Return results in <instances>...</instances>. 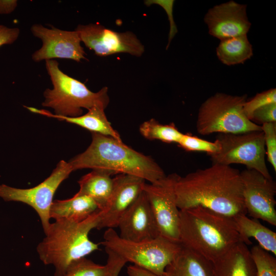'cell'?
Returning <instances> with one entry per match:
<instances>
[{
  "instance_id": "obj_22",
  "label": "cell",
  "mask_w": 276,
  "mask_h": 276,
  "mask_svg": "<svg viewBox=\"0 0 276 276\" xmlns=\"http://www.w3.org/2000/svg\"><path fill=\"white\" fill-rule=\"evenodd\" d=\"M241 241L247 245L253 238L264 250L276 255V233L262 225L258 219L249 218L246 215L234 217Z\"/></svg>"
},
{
  "instance_id": "obj_9",
  "label": "cell",
  "mask_w": 276,
  "mask_h": 276,
  "mask_svg": "<svg viewBox=\"0 0 276 276\" xmlns=\"http://www.w3.org/2000/svg\"><path fill=\"white\" fill-rule=\"evenodd\" d=\"M73 171L68 162L62 160L48 178L34 187L20 189L1 185L0 198L5 201L20 202L32 207L39 217L45 233L51 224L50 211L54 195L61 182Z\"/></svg>"
},
{
  "instance_id": "obj_3",
  "label": "cell",
  "mask_w": 276,
  "mask_h": 276,
  "mask_svg": "<svg viewBox=\"0 0 276 276\" xmlns=\"http://www.w3.org/2000/svg\"><path fill=\"white\" fill-rule=\"evenodd\" d=\"M88 147L68 162L73 171L100 169L126 174L154 182L165 177L163 169L150 156L137 152L113 137L92 132Z\"/></svg>"
},
{
  "instance_id": "obj_12",
  "label": "cell",
  "mask_w": 276,
  "mask_h": 276,
  "mask_svg": "<svg viewBox=\"0 0 276 276\" xmlns=\"http://www.w3.org/2000/svg\"><path fill=\"white\" fill-rule=\"evenodd\" d=\"M75 30L81 41L99 56H107L120 53L141 56L144 47L131 32H118L99 24L78 25Z\"/></svg>"
},
{
  "instance_id": "obj_26",
  "label": "cell",
  "mask_w": 276,
  "mask_h": 276,
  "mask_svg": "<svg viewBox=\"0 0 276 276\" xmlns=\"http://www.w3.org/2000/svg\"><path fill=\"white\" fill-rule=\"evenodd\" d=\"M258 276H276L275 257L259 245L250 249Z\"/></svg>"
},
{
  "instance_id": "obj_28",
  "label": "cell",
  "mask_w": 276,
  "mask_h": 276,
  "mask_svg": "<svg viewBox=\"0 0 276 276\" xmlns=\"http://www.w3.org/2000/svg\"><path fill=\"white\" fill-rule=\"evenodd\" d=\"M264 134L266 156L276 171V123H264L261 125Z\"/></svg>"
},
{
  "instance_id": "obj_24",
  "label": "cell",
  "mask_w": 276,
  "mask_h": 276,
  "mask_svg": "<svg viewBox=\"0 0 276 276\" xmlns=\"http://www.w3.org/2000/svg\"><path fill=\"white\" fill-rule=\"evenodd\" d=\"M216 55L224 64L234 65L249 59L253 55V49L247 35H243L220 40Z\"/></svg>"
},
{
  "instance_id": "obj_5",
  "label": "cell",
  "mask_w": 276,
  "mask_h": 276,
  "mask_svg": "<svg viewBox=\"0 0 276 276\" xmlns=\"http://www.w3.org/2000/svg\"><path fill=\"white\" fill-rule=\"evenodd\" d=\"M45 61L53 87L44 90L42 105L53 109L54 115L77 117L81 116L82 108L88 110L95 106L106 108L109 102L107 87L93 92L84 83L63 73L57 61Z\"/></svg>"
},
{
  "instance_id": "obj_13",
  "label": "cell",
  "mask_w": 276,
  "mask_h": 276,
  "mask_svg": "<svg viewBox=\"0 0 276 276\" xmlns=\"http://www.w3.org/2000/svg\"><path fill=\"white\" fill-rule=\"evenodd\" d=\"M31 32L42 41L41 48L32 55V59L35 62L57 58L77 62L87 60L76 30H62L53 26L48 28L36 24L31 26Z\"/></svg>"
},
{
  "instance_id": "obj_33",
  "label": "cell",
  "mask_w": 276,
  "mask_h": 276,
  "mask_svg": "<svg viewBox=\"0 0 276 276\" xmlns=\"http://www.w3.org/2000/svg\"><path fill=\"white\" fill-rule=\"evenodd\" d=\"M16 0H0V14H9L13 12L17 6Z\"/></svg>"
},
{
  "instance_id": "obj_7",
  "label": "cell",
  "mask_w": 276,
  "mask_h": 276,
  "mask_svg": "<svg viewBox=\"0 0 276 276\" xmlns=\"http://www.w3.org/2000/svg\"><path fill=\"white\" fill-rule=\"evenodd\" d=\"M101 244L126 262L157 275H164L182 245L159 236L155 239L134 242L121 238L113 228H107Z\"/></svg>"
},
{
  "instance_id": "obj_19",
  "label": "cell",
  "mask_w": 276,
  "mask_h": 276,
  "mask_svg": "<svg viewBox=\"0 0 276 276\" xmlns=\"http://www.w3.org/2000/svg\"><path fill=\"white\" fill-rule=\"evenodd\" d=\"M164 276H214L212 263L200 255L182 246L166 267Z\"/></svg>"
},
{
  "instance_id": "obj_30",
  "label": "cell",
  "mask_w": 276,
  "mask_h": 276,
  "mask_svg": "<svg viewBox=\"0 0 276 276\" xmlns=\"http://www.w3.org/2000/svg\"><path fill=\"white\" fill-rule=\"evenodd\" d=\"M250 120L260 126L264 123H276V103L269 104L256 109L253 112Z\"/></svg>"
},
{
  "instance_id": "obj_31",
  "label": "cell",
  "mask_w": 276,
  "mask_h": 276,
  "mask_svg": "<svg viewBox=\"0 0 276 276\" xmlns=\"http://www.w3.org/2000/svg\"><path fill=\"white\" fill-rule=\"evenodd\" d=\"M20 30L18 28H9L0 25V47L14 43L18 38Z\"/></svg>"
},
{
  "instance_id": "obj_25",
  "label": "cell",
  "mask_w": 276,
  "mask_h": 276,
  "mask_svg": "<svg viewBox=\"0 0 276 276\" xmlns=\"http://www.w3.org/2000/svg\"><path fill=\"white\" fill-rule=\"evenodd\" d=\"M142 135L149 140H159L166 143H178L183 133L173 123L163 124L154 119L143 122L139 128Z\"/></svg>"
},
{
  "instance_id": "obj_18",
  "label": "cell",
  "mask_w": 276,
  "mask_h": 276,
  "mask_svg": "<svg viewBox=\"0 0 276 276\" xmlns=\"http://www.w3.org/2000/svg\"><path fill=\"white\" fill-rule=\"evenodd\" d=\"M30 111L39 113L48 117L57 119L60 121L77 125L92 132L113 137L122 141L121 136L111 126L105 113V109L95 106L88 110L85 114L77 117L57 116L44 109H38L32 107H26Z\"/></svg>"
},
{
  "instance_id": "obj_27",
  "label": "cell",
  "mask_w": 276,
  "mask_h": 276,
  "mask_svg": "<svg viewBox=\"0 0 276 276\" xmlns=\"http://www.w3.org/2000/svg\"><path fill=\"white\" fill-rule=\"evenodd\" d=\"M177 144L186 151L205 152L209 155L217 152L220 148L216 140L209 141L188 133H183Z\"/></svg>"
},
{
  "instance_id": "obj_34",
  "label": "cell",
  "mask_w": 276,
  "mask_h": 276,
  "mask_svg": "<svg viewBox=\"0 0 276 276\" xmlns=\"http://www.w3.org/2000/svg\"><path fill=\"white\" fill-rule=\"evenodd\" d=\"M120 271V269H117L114 271L112 276H118Z\"/></svg>"
},
{
  "instance_id": "obj_29",
  "label": "cell",
  "mask_w": 276,
  "mask_h": 276,
  "mask_svg": "<svg viewBox=\"0 0 276 276\" xmlns=\"http://www.w3.org/2000/svg\"><path fill=\"white\" fill-rule=\"evenodd\" d=\"M276 103V89L271 88L258 93L249 101L246 100L243 110L246 117L250 120L253 112L264 105Z\"/></svg>"
},
{
  "instance_id": "obj_23",
  "label": "cell",
  "mask_w": 276,
  "mask_h": 276,
  "mask_svg": "<svg viewBox=\"0 0 276 276\" xmlns=\"http://www.w3.org/2000/svg\"><path fill=\"white\" fill-rule=\"evenodd\" d=\"M105 251L108 255L106 265L96 264L84 257L74 262L64 276H112L116 270L122 269L127 262L112 251Z\"/></svg>"
},
{
  "instance_id": "obj_20",
  "label": "cell",
  "mask_w": 276,
  "mask_h": 276,
  "mask_svg": "<svg viewBox=\"0 0 276 276\" xmlns=\"http://www.w3.org/2000/svg\"><path fill=\"white\" fill-rule=\"evenodd\" d=\"M100 210L90 197L76 193L72 198L53 200L50 211V218L82 221Z\"/></svg>"
},
{
  "instance_id": "obj_1",
  "label": "cell",
  "mask_w": 276,
  "mask_h": 276,
  "mask_svg": "<svg viewBox=\"0 0 276 276\" xmlns=\"http://www.w3.org/2000/svg\"><path fill=\"white\" fill-rule=\"evenodd\" d=\"M242 191L239 170L214 163L180 176L175 185L179 210L200 206L233 218L247 214Z\"/></svg>"
},
{
  "instance_id": "obj_4",
  "label": "cell",
  "mask_w": 276,
  "mask_h": 276,
  "mask_svg": "<svg viewBox=\"0 0 276 276\" xmlns=\"http://www.w3.org/2000/svg\"><path fill=\"white\" fill-rule=\"evenodd\" d=\"M101 213L99 210L81 222L60 219L50 224L36 250L44 265L54 266V276H64L74 262L99 249V244L89 239V234L97 228Z\"/></svg>"
},
{
  "instance_id": "obj_8",
  "label": "cell",
  "mask_w": 276,
  "mask_h": 276,
  "mask_svg": "<svg viewBox=\"0 0 276 276\" xmlns=\"http://www.w3.org/2000/svg\"><path fill=\"white\" fill-rule=\"evenodd\" d=\"M219 151L210 155L212 163L230 166L242 164L265 177L272 178L266 164V150L262 131L240 133H218L215 140Z\"/></svg>"
},
{
  "instance_id": "obj_16",
  "label": "cell",
  "mask_w": 276,
  "mask_h": 276,
  "mask_svg": "<svg viewBox=\"0 0 276 276\" xmlns=\"http://www.w3.org/2000/svg\"><path fill=\"white\" fill-rule=\"evenodd\" d=\"M118 227L119 236L128 241L149 240L160 236L155 216L143 191L122 215Z\"/></svg>"
},
{
  "instance_id": "obj_2",
  "label": "cell",
  "mask_w": 276,
  "mask_h": 276,
  "mask_svg": "<svg viewBox=\"0 0 276 276\" xmlns=\"http://www.w3.org/2000/svg\"><path fill=\"white\" fill-rule=\"evenodd\" d=\"M179 239L212 263L242 242L233 217L200 206L179 210Z\"/></svg>"
},
{
  "instance_id": "obj_15",
  "label": "cell",
  "mask_w": 276,
  "mask_h": 276,
  "mask_svg": "<svg viewBox=\"0 0 276 276\" xmlns=\"http://www.w3.org/2000/svg\"><path fill=\"white\" fill-rule=\"evenodd\" d=\"M246 7L245 5L230 1L210 8L204 17L209 34L220 40L247 35L251 24Z\"/></svg>"
},
{
  "instance_id": "obj_17",
  "label": "cell",
  "mask_w": 276,
  "mask_h": 276,
  "mask_svg": "<svg viewBox=\"0 0 276 276\" xmlns=\"http://www.w3.org/2000/svg\"><path fill=\"white\" fill-rule=\"evenodd\" d=\"M214 276H258L250 251L240 242L212 263Z\"/></svg>"
},
{
  "instance_id": "obj_14",
  "label": "cell",
  "mask_w": 276,
  "mask_h": 276,
  "mask_svg": "<svg viewBox=\"0 0 276 276\" xmlns=\"http://www.w3.org/2000/svg\"><path fill=\"white\" fill-rule=\"evenodd\" d=\"M145 180L139 177L118 174L113 178L112 188L106 206L101 211L97 229L113 228L126 211L143 191Z\"/></svg>"
},
{
  "instance_id": "obj_6",
  "label": "cell",
  "mask_w": 276,
  "mask_h": 276,
  "mask_svg": "<svg viewBox=\"0 0 276 276\" xmlns=\"http://www.w3.org/2000/svg\"><path fill=\"white\" fill-rule=\"evenodd\" d=\"M247 95L233 96L217 93L200 105L196 128L202 135L212 133H240L262 131L261 126L250 120L243 108Z\"/></svg>"
},
{
  "instance_id": "obj_10",
  "label": "cell",
  "mask_w": 276,
  "mask_h": 276,
  "mask_svg": "<svg viewBox=\"0 0 276 276\" xmlns=\"http://www.w3.org/2000/svg\"><path fill=\"white\" fill-rule=\"evenodd\" d=\"M180 175L172 173L150 183L143 191L155 216L160 236L179 243V209L176 203L175 185Z\"/></svg>"
},
{
  "instance_id": "obj_32",
  "label": "cell",
  "mask_w": 276,
  "mask_h": 276,
  "mask_svg": "<svg viewBox=\"0 0 276 276\" xmlns=\"http://www.w3.org/2000/svg\"><path fill=\"white\" fill-rule=\"evenodd\" d=\"M127 272L128 276H164V275L154 274L134 265L128 266Z\"/></svg>"
},
{
  "instance_id": "obj_11",
  "label": "cell",
  "mask_w": 276,
  "mask_h": 276,
  "mask_svg": "<svg viewBox=\"0 0 276 276\" xmlns=\"http://www.w3.org/2000/svg\"><path fill=\"white\" fill-rule=\"evenodd\" d=\"M243 198L247 212L252 218L276 225V183L256 170L240 172Z\"/></svg>"
},
{
  "instance_id": "obj_21",
  "label": "cell",
  "mask_w": 276,
  "mask_h": 276,
  "mask_svg": "<svg viewBox=\"0 0 276 276\" xmlns=\"http://www.w3.org/2000/svg\"><path fill=\"white\" fill-rule=\"evenodd\" d=\"M113 174L106 170L93 169L78 181L79 190L77 193L92 198L102 211L111 194L113 183L111 176Z\"/></svg>"
}]
</instances>
